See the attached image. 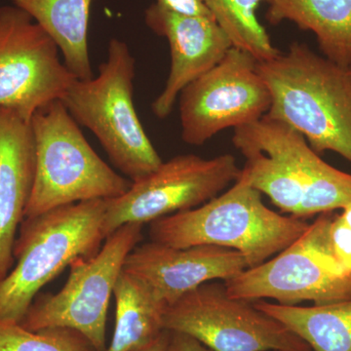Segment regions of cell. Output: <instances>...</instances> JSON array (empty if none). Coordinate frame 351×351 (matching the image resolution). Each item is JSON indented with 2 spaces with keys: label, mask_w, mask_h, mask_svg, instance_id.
I'll use <instances>...</instances> for the list:
<instances>
[{
  "label": "cell",
  "mask_w": 351,
  "mask_h": 351,
  "mask_svg": "<svg viewBox=\"0 0 351 351\" xmlns=\"http://www.w3.org/2000/svg\"><path fill=\"white\" fill-rule=\"evenodd\" d=\"M248 269L239 252L214 245L174 248L149 241L127 256L123 270L137 277L166 306L211 281H228Z\"/></svg>",
  "instance_id": "4fadbf2b"
},
{
  "label": "cell",
  "mask_w": 351,
  "mask_h": 351,
  "mask_svg": "<svg viewBox=\"0 0 351 351\" xmlns=\"http://www.w3.org/2000/svg\"><path fill=\"white\" fill-rule=\"evenodd\" d=\"M164 8L184 16H195V17L213 18L209 9L202 0H157Z\"/></svg>",
  "instance_id": "603a6c76"
},
{
  "label": "cell",
  "mask_w": 351,
  "mask_h": 351,
  "mask_svg": "<svg viewBox=\"0 0 351 351\" xmlns=\"http://www.w3.org/2000/svg\"><path fill=\"white\" fill-rule=\"evenodd\" d=\"M304 219L265 206L240 172L232 188L204 204L151 223V241L174 248L214 245L239 252L248 269L280 253L308 228Z\"/></svg>",
  "instance_id": "7a4b0ae2"
},
{
  "label": "cell",
  "mask_w": 351,
  "mask_h": 351,
  "mask_svg": "<svg viewBox=\"0 0 351 351\" xmlns=\"http://www.w3.org/2000/svg\"><path fill=\"white\" fill-rule=\"evenodd\" d=\"M166 351H213L195 337L182 332L169 331Z\"/></svg>",
  "instance_id": "cb8c5ba5"
},
{
  "label": "cell",
  "mask_w": 351,
  "mask_h": 351,
  "mask_svg": "<svg viewBox=\"0 0 351 351\" xmlns=\"http://www.w3.org/2000/svg\"><path fill=\"white\" fill-rule=\"evenodd\" d=\"M168 339H169V331H168V330H165V331L160 335V337H159L156 341L151 343V345L135 351H166Z\"/></svg>",
  "instance_id": "d4e9b609"
},
{
  "label": "cell",
  "mask_w": 351,
  "mask_h": 351,
  "mask_svg": "<svg viewBox=\"0 0 351 351\" xmlns=\"http://www.w3.org/2000/svg\"><path fill=\"white\" fill-rule=\"evenodd\" d=\"M36 142L31 121L0 108V281L12 269L14 244L36 179Z\"/></svg>",
  "instance_id": "9a60e30c"
},
{
  "label": "cell",
  "mask_w": 351,
  "mask_h": 351,
  "mask_svg": "<svg viewBox=\"0 0 351 351\" xmlns=\"http://www.w3.org/2000/svg\"><path fill=\"white\" fill-rule=\"evenodd\" d=\"M330 246L343 269L351 276V230L341 214H334L329 228Z\"/></svg>",
  "instance_id": "7402d4cb"
},
{
  "label": "cell",
  "mask_w": 351,
  "mask_h": 351,
  "mask_svg": "<svg viewBox=\"0 0 351 351\" xmlns=\"http://www.w3.org/2000/svg\"><path fill=\"white\" fill-rule=\"evenodd\" d=\"M115 326L106 351H135L151 345L164 329L167 306L137 277L122 270L113 290Z\"/></svg>",
  "instance_id": "ac0fdd59"
},
{
  "label": "cell",
  "mask_w": 351,
  "mask_h": 351,
  "mask_svg": "<svg viewBox=\"0 0 351 351\" xmlns=\"http://www.w3.org/2000/svg\"><path fill=\"white\" fill-rule=\"evenodd\" d=\"M36 142V179L25 218L56 208L124 195L132 181L108 166L83 136L61 100L31 120Z\"/></svg>",
  "instance_id": "5b68a950"
},
{
  "label": "cell",
  "mask_w": 351,
  "mask_h": 351,
  "mask_svg": "<svg viewBox=\"0 0 351 351\" xmlns=\"http://www.w3.org/2000/svg\"><path fill=\"white\" fill-rule=\"evenodd\" d=\"M332 216L334 212L320 214L287 248L225 281L228 294L250 302L276 300L285 306L302 302L322 306L351 299V276L337 262L330 246Z\"/></svg>",
  "instance_id": "8992f818"
},
{
  "label": "cell",
  "mask_w": 351,
  "mask_h": 351,
  "mask_svg": "<svg viewBox=\"0 0 351 351\" xmlns=\"http://www.w3.org/2000/svg\"><path fill=\"white\" fill-rule=\"evenodd\" d=\"M346 73H348V80H350V82L351 84V68L350 69H348V71H346Z\"/></svg>",
  "instance_id": "4316f807"
},
{
  "label": "cell",
  "mask_w": 351,
  "mask_h": 351,
  "mask_svg": "<svg viewBox=\"0 0 351 351\" xmlns=\"http://www.w3.org/2000/svg\"><path fill=\"white\" fill-rule=\"evenodd\" d=\"M57 44L64 64L77 80L93 77L88 25L93 0H11Z\"/></svg>",
  "instance_id": "e0dca14e"
},
{
  "label": "cell",
  "mask_w": 351,
  "mask_h": 351,
  "mask_svg": "<svg viewBox=\"0 0 351 351\" xmlns=\"http://www.w3.org/2000/svg\"><path fill=\"white\" fill-rule=\"evenodd\" d=\"M269 90L249 53L232 47L218 64L189 83L179 96L182 141L201 145L219 132L265 117Z\"/></svg>",
  "instance_id": "30bf717a"
},
{
  "label": "cell",
  "mask_w": 351,
  "mask_h": 351,
  "mask_svg": "<svg viewBox=\"0 0 351 351\" xmlns=\"http://www.w3.org/2000/svg\"><path fill=\"white\" fill-rule=\"evenodd\" d=\"M258 71L269 88L267 117L299 132L316 154L334 152L351 163V84L346 69L291 44Z\"/></svg>",
  "instance_id": "6da1fadb"
},
{
  "label": "cell",
  "mask_w": 351,
  "mask_h": 351,
  "mask_svg": "<svg viewBox=\"0 0 351 351\" xmlns=\"http://www.w3.org/2000/svg\"><path fill=\"white\" fill-rule=\"evenodd\" d=\"M107 206L106 199L82 201L24 219L14 244L17 263L0 281V321L20 323L44 286L100 251Z\"/></svg>",
  "instance_id": "3957f363"
},
{
  "label": "cell",
  "mask_w": 351,
  "mask_h": 351,
  "mask_svg": "<svg viewBox=\"0 0 351 351\" xmlns=\"http://www.w3.org/2000/svg\"><path fill=\"white\" fill-rule=\"evenodd\" d=\"M232 144L239 152H263L285 168L304 195L302 219L351 204V174L325 162L304 136L287 124L265 115L235 128Z\"/></svg>",
  "instance_id": "7c38bea8"
},
{
  "label": "cell",
  "mask_w": 351,
  "mask_h": 351,
  "mask_svg": "<svg viewBox=\"0 0 351 351\" xmlns=\"http://www.w3.org/2000/svg\"><path fill=\"white\" fill-rule=\"evenodd\" d=\"M164 329L195 337L213 351H313L255 302L234 299L225 282L211 281L167 306Z\"/></svg>",
  "instance_id": "ba28073f"
},
{
  "label": "cell",
  "mask_w": 351,
  "mask_h": 351,
  "mask_svg": "<svg viewBox=\"0 0 351 351\" xmlns=\"http://www.w3.org/2000/svg\"><path fill=\"white\" fill-rule=\"evenodd\" d=\"M270 25L284 21L315 34L323 57L351 68V0H267Z\"/></svg>",
  "instance_id": "2e32d148"
},
{
  "label": "cell",
  "mask_w": 351,
  "mask_h": 351,
  "mask_svg": "<svg viewBox=\"0 0 351 351\" xmlns=\"http://www.w3.org/2000/svg\"><path fill=\"white\" fill-rule=\"evenodd\" d=\"M254 302L304 339L313 351H351V299L311 306L263 300Z\"/></svg>",
  "instance_id": "d6986e66"
},
{
  "label": "cell",
  "mask_w": 351,
  "mask_h": 351,
  "mask_svg": "<svg viewBox=\"0 0 351 351\" xmlns=\"http://www.w3.org/2000/svg\"><path fill=\"white\" fill-rule=\"evenodd\" d=\"M214 16L232 47L245 51L258 62L276 57L269 34L258 19V7L267 0H202Z\"/></svg>",
  "instance_id": "ffe728a7"
},
{
  "label": "cell",
  "mask_w": 351,
  "mask_h": 351,
  "mask_svg": "<svg viewBox=\"0 0 351 351\" xmlns=\"http://www.w3.org/2000/svg\"><path fill=\"white\" fill-rule=\"evenodd\" d=\"M341 217L345 219L346 225L350 226L351 230V204L348 205L343 209V212H341Z\"/></svg>",
  "instance_id": "484cf974"
},
{
  "label": "cell",
  "mask_w": 351,
  "mask_h": 351,
  "mask_svg": "<svg viewBox=\"0 0 351 351\" xmlns=\"http://www.w3.org/2000/svg\"><path fill=\"white\" fill-rule=\"evenodd\" d=\"M141 223H126L108 235L100 251L71 265L56 294L36 295L19 323L29 331L63 327L86 337L97 351L107 350V319L115 284L127 256L143 240Z\"/></svg>",
  "instance_id": "52a82bcc"
},
{
  "label": "cell",
  "mask_w": 351,
  "mask_h": 351,
  "mask_svg": "<svg viewBox=\"0 0 351 351\" xmlns=\"http://www.w3.org/2000/svg\"><path fill=\"white\" fill-rule=\"evenodd\" d=\"M135 64L126 43L112 38L98 76L75 78L61 99L76 123L96 136L110 162L132 182L163 162L134 106Z\"/></svg>",
  "instance_id": "277c9868"
},
{
  "label": "cell",
  "mask_w": 351,
  "mask_h": 351,
  "mask_svg": "<svg viewBox=\"0 0 351 351\" xmlns=\"http://www.w3.org/2000/svg\"><path fill=\"white\" fill-rule=\"evenodd\" d=\"M55 41L29 14L0 7V108L31 121L34 113L61 100L75 80Z\"/></svg>",
  "instance_id": "8fae6325"
},
{
  "label": "cell",
  "mask_w": 351,
  "mask_h": 351,
  "mask_svg": "<svg viewBox=\"0 0 351 351\" xmlns=\"http://www.w3.org/2000/svg\"><path fill=\"white\" fill-rule=\"evenodd\" d=\"M271 351H285V350H271Z\"/></svg>",
  "instance_id": "83f0119b"
},
{
  "label": "cell",
  "mask_w": 351,
  "mask_h": 351,
  "mask_svg": "<svg viewBox=\"0 0 351 351\" xmlns=\"http://www.w3.org/2000/svg\"><path fill=\"white\" fill-rule=\"evenodd\" d=\"M241 169L232 154L205 159L182 154L132 182L124 195L108 200L103 221L105 239L126 223H152L193 209L221 195L239 179Z\"/></svg>",
  "instance_id": "9c48e42d"
},
{
  "label": "cell",
  "mask_w": 351,
  "mask_h": 351,
  "mask_svg": "<svg viewBox=\"0 0 351 351\" xmlns=\"http://www.w3.org/2000/svg\"><path fill=\"white\" fill-rule=\"evenodd\" d=\"M145 22L169 43V75L152 106L157 119H164L172 112L182 90L218 64L232 44L213 18L180 15L157 2L147 7Z\"/></svg>",
  "instance_id": "5bb4252c"
},
{
  "label": "cell",
  "mask_w": 351,
  "mask_h": 351,
  "mask_svg": "<svg viewBox=\"0 0 351 351\" xmlns=\"http://www.w3.org/2000/svg\"><path fill=\"white\" fill-rule=\"evenodd\" d=\"M0 351H97L82 332L55 327L32 332L19 323L0 321Z\"/></svg>",
  "instance_id": "44dd1931"
}]
</instances>
